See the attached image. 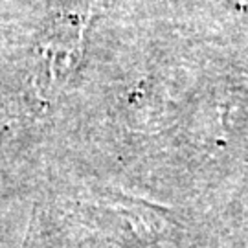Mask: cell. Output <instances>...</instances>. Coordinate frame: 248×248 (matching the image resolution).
I'll list each match as a JSON object with an SVG mask.
<instances>
[{
	"instance_id": "6da1fadb",
	"label": "cell",
	"mask_w": 248,
	"mask_h": 248,
	"mask_svg": "<svg viewBox=\"0 0 248 248\" xmlns=\"http://www.w3.org/2000/svg\"><path fill=\"white\" fill-rule=\"evenodd\" d=\"M239 6H248V0H237Z\"/></svg>"
}]
</instances>
